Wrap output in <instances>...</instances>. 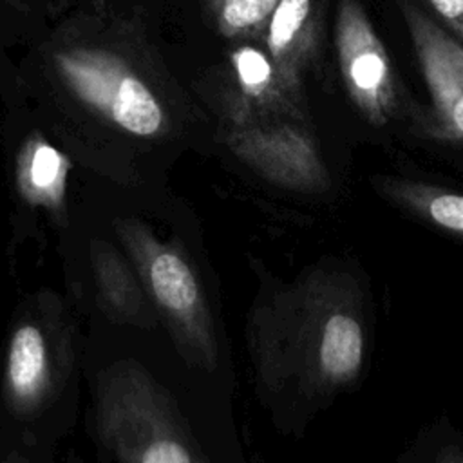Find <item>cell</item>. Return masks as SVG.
I'll list each match as a JSON object with an SVG mask.
<instances>
[{"label": "cell", "mask_w": 463, "mask_h": 463, "mask_svg": "<svg viewBox=\"0 0 463 463\" xmlns=\"http://www.w3.org/2000/svg\"><path fill=\"white\" fill-rule=\"evenodd\" d=\"M246 333L257 382L271 396L324 402L365 369L364 291L336 268L309 269L260 300Z\"/></svg>", "instance_id": "6da1fadb"}, {"label": "cell", "mask_w": 463, "mask_h": 463, "mask_svg": "<svg viewBox=\"0 0 463 463\" xmlns=\"http://www.w3.org/2000/svg\"><path fill=\"white\" fill-rule=\"evenodd\" d=\"M96 429L119 463H206L174 398L132 360L99 374Z\"/></svg>", "instance_id": "7a4b0ae2"}, {"label": "cell", "mask_w": 463, "mask_h": 463, "mask_svg": "<svg viewBox=\"0 0 463 463\" xmlns=\"http://www.w3.org/2000/svg\"><path fill=\"white\" fill-rule=\"evenodd\" d=\"M114 232L146 297L192 367L213 371L219 360L215 324L201 279L183 246L161 241L139 219H116Z\"/></svg>", "instance_id": "3957f363"}, {"label": "cell", "mask_w": 463, "mask_h": 463, "mask_svg": "<svg viewBox=\"0 0 463 463\" xmlns=\"http://www.w3.org/2000/svg\"><path fill=\"white\" fill-rule=\"evenodd\" d=\"M71 360V338L58 315L24 313L5 349L2 392L9 411L20 418L45 411L60 394Z\"/></svg>", "instance_id": "277c9868"}, {"label": "cell", "mask_w": 463, "mask_h": 463, "mask_svg": "<svg viewBox=\"0 0 463 463\" xmlns=\"http://www.w3.org/2000/svg\"><path fill=\"white\" fill-rule=\"evenodd\" d=\"M74 92L123 130L154 136L165 114L150 89L118 58L101 51H71L56 58Z\"/></svg>", "instance_id": "5b68a950"}, {"label": "cell", "mask_w": 463, "mask_h": 463, "mask_svg": "<svg viewBox=\"0 0 463 463\" xmlns=\"http://www.w3.org/2000/svg\"><path fill=\"white\" fill-rule=\"evenodd\" d=\"M335 40L351 99L369 123L385 125L396 103L389 56L358 0H340Z\"/></svg>", "instance_id": "8992f818"}, {"label": "cell", "mask_w": 463, "mask_h": 463, "mask_svg": "<svg viewBox=\"0 0 463 463\" xmlns=\"http://www.w3.org/2000/svg\"><path fill=\"white\" fill-rule=\"evenodd\" d=\"M232 152L266 181L300 194L326 192L329 172L311 137L291 127H253L235 130Z\"/></svg>", "instance_id": "52a82bcc"}, {"label": "cell", "mask_w": 463, "mask_h": 463, "mask_svg": "<svg viewBox=\"0 0 463 463\" xmlns=\"http://www.w3.org/2000/svg\"><path fill=\"white\" fill-rule=\"evenodd\" d=\"M405 18L423 78L449 134L463 139V45L411 0H396Z\"/></svg>", "instance_id": "ba28073f"}, {"label": "cell", "mask_w": 463, "mask_h": 463, "mask_svg": "<svg viewBox=\"0 0 463 463\" xmlns=\"http://www.w3.org/2000/svg\"><path fill=\"white\" fill-rule=\"evenodd\" d=\"M90 264L96 300L101 313L114 324L152 329L157 315L134 266L109 242H90Z\"/></svg>", "instance_id": "9c48e42d"}, {"label": "cell", "mask_w": 463, "mask_h": 463, "mask_svg": "<svg viewBox=\"0 0 463 463\" xmlns=\"http://www.w3.org/2000/svg\"><path fill=\"white\" fill-rule=\"evenodd\" d=\"M69 168L61 152L43 139H31L22 148L16 165V186L22 199L47 210L56 222H61Z\"/></svg>", "instance_id": "30bf717a"}, {"label": "cell", "mask_w": 463, "mask_h": 463, "mask_svg": "<svg viewBox=\"0 0 463 463\" xmlns=\"http://www.w3.org/2000/svg\"><path fill=\"white\" fill-rule=\"evenodd\" d=\"M380 194L411 215L463 239V194L429 183L382 177Z\"/></svg>", "instance_id": "8fae6325"}, {"label": "cell", "mask_w": 463, "mask_h": 463, "mask_svg": "<svg viewBox=\"0 0 463 463\" xmlns=\"http://www.w3.org/2000/svg\"><path fill=\"white\" fill-rule=\"evenodd\" d=\"M313 0H279L266 25V42L273 67L289 83L311 33Z\"/></svg>", "instance_id": "7c38bea8"}, {"label": "cell", "mask_w": 463, "mask_h": 463, "mask_svg": "<svg viewBox=\"0 0 463 463\" xmlns=\"http://www.w3.org/2000/svg\"><path fill=\"white\" fill-rule=\"evenodd\" d=\"M221 34L253 36L266 29L279 0H208Z\"/></svg>", "instance_id": "4fadbf2b"}, {"label": "cell", "mask_w": 463, "mask_h": 463, "mask_svg": "<svg viewBox=\"0 0 463 463\" xmlns=\"http://www.w3.org/2000/svg\"><path fill=\"white\" fill-rule=\"evenodd\" d=\"M232 63L237 72L241 89L250 98H262L269 92L275 80L271 60L255 47L244 45L232 54Z\"/></svg>", "instance_id": "5bb4252c"}, {"label": "cell", "mask_w": 463, "mask_h": 463, "mask_svg": "<svg viewBox=\"0 0 463 463\" xmlns=\"http://www.w3.org/2000/svg\"><path fill=\"white\" fill-rule=\"evenodd\" d=\"M429 4L463 42V0H429Z\"/></svg>", "instance_id": "9a60e30c"}, {"label": "cell", "mask_w": 463, "mask_h": 463, "mask_svg": "<svg viewBox=\"0 0 463 463\" xmlns=\"http://www.w3.org/2000/svg\"><path fill=\"white\" fill-rule=\"evenodd\" d=\"M434 463H463V452L456 447H449L438 454Z\"/></svg>", "instance_id": "2e32d148"}]
</instances>
